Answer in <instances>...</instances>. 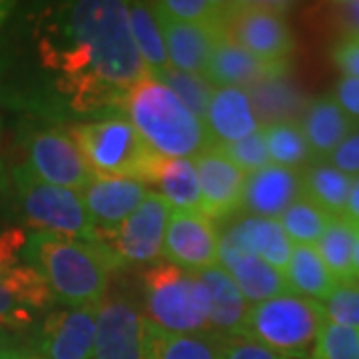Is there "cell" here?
I'll return each instance as SVG.
<instances>
[{
	"label": "cell",
	"mask_w": 359,
	"mask_h": 359,
	"mask_svg": "<svg viewBox=\"0 0 359 359\" xmlns=\"http://www.w3.org/2000/svg\"><path fill=\"white\" fill-rule=\"evenodd\" d=\"M60 44L42 42L44 65L66 80L94 82L126 96L150 70L138 54L128 22V2L82 0L62 11Z\"/></svg>",
	"instance_id": "cell-1"
},
{
	"label": "cell",
	"mask_w": 359,
	"mask_h": 359,
	"mask_svg": "<svg viewBox=\"0 0 359 359\" xmlns=\"http://www.w3.org/2000/svg\"><path fill=\"white\" fill-rule=\"evenodd\" d=\"M26 266L34 268L48 283L52 295L68 308L98 306L104 299L110 273L120 264L110 248L46 231L26 238Z\"/></svg>",
	"instance_id": "cell-2"
},
{
	"label": "cell",
	"mask_w": 359,
	"mask_h": 359,
	"mask_svg": "<svg viewBox=\"0 0 359 359\" xmlns=\"http://www.w3.org/2000/svg\"><path fill=\"white\" fill-rule=\"evenodd\" d=\"M122 108L150 150L164 160L196 158L212 148L204 120L180 102V98L156 78H144L132 86Z\"/></svg>",
	"instance_id": "cell-3"
},
{
	"label": "cell",
	"mask_w": 359,
	"mask_h": 359,
	"mask_svg": "<svg viewBox=\"0 0 359 359\" xmlns=\"http://www.w3.org/2000/svg\"><path fill=\"white\" fill-rule=\"evenodd\" d=\"M80 152L94 178L138 180L156 184L164 158L150 150L138 130L122 116L80 122L72 126Z\"/></svg>",
	"instance_id": "cell-4"
},
{
	"label": "cell",
	"mask_w": 359,
	"mask_h": 359,
	"mask_svg": "<svg viewBox=\"0 0 359 359\" xmlns=\"http://www.w3.org/2000/svg\"><path fill=\"white\" fill-rule=\"evenodd\" d=\"M144 306L146 320L168 334H212L210 299L198 273L156 264L144 276Z\"/></svg>",
	"instance_id": "cell-5"
},
{
	"label": "cell",
	"mask_w": 359,
	"mask_h": 359,
	"mask_svg": "<svg viewBox=\"0 0 359 359\" xmlns=\"http://www.w3.org/2000/svg\"><path fill=\"white\" fill-rule=\"evenodd\" d=\"M327 321L323 304L302 295L283 294L250 308L245 339L292 359H306Z\"/></svg>",
	"instance_id": "cell-6"
},
{
	"label": "cell",
	"mask_w": 359,
	"mask_h": 359,
	"mask_svg": "<svg viewBox=\"0 0 359 359\" xmlns=\"http://www.w3.org/2000/svg\"><path fill=\"white\" fill-rule=\"evenodd\" d=\"M13 180L26 222L36 231L96 242V228L90 222L80 192L52 186L34 176L26 164L14 168Z\"/></svg>",
	"instance_id": "cell-7"
},
{
	"label": "cell",
	"mask_w": 359,
	"mask_h": 359,
	"mask_svg": "<svg viewBox=\"0 0 359 359\" xmlns=\"http://www.w3.org/2000/svg\"><path fill=\"white\" fill-rule=\"evenodd\" d=\"M222 34L266 62H287L295 48L282 8L264 2H230Z\"/></svg>",
	"instance_id": "cell-8"
},
{
	"label": "cell",
	"mask_w": 359,
	"mask_h": 359,
	"mask_svg": "<svg viewBox=\"0 0 359 359\" xmlns=\"http://www.w3.org/2000/svg\"><path fill=\"white\" fill-rule=\"evenodd\" d=\"M172 210L162 194H148L138 210L116 230L96 231V242L110 248L120 264H154L162 257Z\"/></svg>",
	"instance_id": "cell-9"
},
{
	"label": "cell",
	"mask_w": 359,
	"mask_h": 359,
	"mask_svg": "<svg viewBox=\"0 0 359 359\" xmlns=\"http://www.w3.org/2000/svg\"><path fill=\"white\" fill-rule=\"evenodd\" d=\"M34 176L52 186L82 192L94 176L70 132L44 128L28 140V164Z\"/></svg>",
	"instance_id": "cell-10"
},
{
	"label": "cell",
	"mask_w": 359,
	"mask_h": 359,
	"mask_svg": "<svg viewBox=\"0 0 359 359\" xmlns=\"http://www.w3.org/2000/svg\"><path fill=\"white\" fill-rule=\"evenodd\" d=\"M219 231L216 222L202 212L172 210L162 257L186 271H204L218 266Z\"/></svg>",
	"instance_id": "cell-11"
},
{
	"label": "cell",
	"mask_w": 359,
	"mask_h": 359,
	"mask_svg": "<svg viewBox=\"0 0 359 359\" xmlns=\"http://www.w3.org/2000/svg\"><path fill=\"white\" fill-rule=\"evenodd\" d=\"M92 359H146L144 316L126 297H104L98 304Z\"/></svg>",
	"instance_id": "cell-12"
},
{
	"label": "cell",
	"mask_w": 359,
	"mask_h": 359,
	"mask_svg": "<svg viewBox=\"0 0 359 359\" xmlns=\"http://www.w3.org/2000/svg\"><path fill=\"white\" fill-rule=\"evenodd\" d=\"M194 164L202 192V214L216 222L242 210L248 174L230 162L216 146L196 156Z\"/></svg>",
	"instance_id": "cell-13"
},
{
	"label": "cell",
	"mask_w": 359,
	"mask_h": 359,
	"mask_svg": "<svg viewBox=\"0 0 359 359\" xmlns=\"http://www.w3.org/2000/svg\"><path fill=\"white\" fill-rule=\"evenodd\" d=\"M98 306L70 308L50 313L40 332L42 359H92Z\"/></svg>",
	"instance_id": "cell-14"
},
{
	"label": "cell",
	"mask_w": 359,
	"mask_h": 359,
	"mask_svg": "<svg viewBox=\"0 0 359 359\" xmlns=\"http://www.w3.org/2000/svg\"><path fill=\"white\" fill-rule=\"evenodd\" d=\"M287 72H290V60L266 62L244 50L242 46H238L230 39L219 36L210 54L204 76L214 88H222V86L250 88L269 78L287 76Z\"/></svg>",
	"instance_id": "cell-15"
},
{
	"label": "cell",
	"mask_w": 359,
	"mask_h": 359,
	"mask_svg": "<svg viewBox=\"0 0 359 359\" xmlns=\"http://www.w3.org/2000/svg\"><path fill=\"white\" fill-rule=\"evenodd\" d=\"M148 194L146 184L138 180L92 178L80 196L96 231H112L138 210Z\"/></svg>",
	"instance_id": "cell-16"
},
{
	"label": "cell",
	"mask_w": 359,
	"mask_h": 359,
	"mask_svg": "<svg viewBox=\"0 0 359 359\" xmlns=\"http://www.w3.org/2000/svg\"><path fill=\"white\" fill-rule=\"evenodd\" d=\"M302 196L299 170L269 164L245 176L242 208L256 218L280 219Z\"/></svg>",
	"instance_id": "cell-17"
},
{
	"label": "cell",
	"mask_w": 359,
	"mask_h": 359,
	"mask_svg": "<svg viewBox=\"0 0 359 359\" xmlns=\"http://www.w3.org/2000/svg\"><path fill=\"white\" fill-rule=\"evenodd\" d=\"M204 126L214 146L244 140L262 130L248 90L238 86H222L214 90L205 110Z\"/></svg>",
	"instance_id": "cell-18"
},
{
	"label": "cell",
	"mask_w": 359,
	"mask_h": 359,
	"mask_svg": "<svg viewBox=\"0 0 359 359\" xmlns=\"http://www.w3.org/2000/svg\"><path fill=\"white\" fill-rule=\"evenodd\" d=\"M218 266L230 273L250 306H256L278 295L292 294L283 271L271 268L264 259L236 245L219 242Z\"/></svg>",
	"instance_id": "cell-19"
},
{
	"label": "cell",
	"mask_w": 359,
	"mask_h": 359,
	"mask_svg": "<svg viewBox=\"0 0 359 359\" xmlns=\"http://www.w3.org/2000/svg\"><path fill=\"white\" fill-rule=\"evenodd\" d=\"M156 18L164 36L170 68L192 72V74H204L210 54L214 50L219 36H224L216 28L198 25H186L170 18L162 11H158L154 4Z\"/></svg>",
	"instance_id": "cell-20"
},
{
	"label": "cell",
	"mask_w": 359,
	"mask_h": 359,
	"mask_svg": "<svg viewBox=\"0 0 359 359\" xmlns=\"http://www.w3.org/2000/svg\"><path fill=\"white\" fill-rule=\"evenodd\" d=\"M210 299V330L222 337H244L250 304L222 266L198 271Z\"/></svg>",
	"instance_id": "cell-21"
},
{
	"label": "cell",
	"mask_w": 359,
	"mask_h": 359,
	"mask_svg": "<svg viewBox=\"0 0 359 359\" xmlns=\"http://www.w3.org/2000/svg\"><path fill=\"white\" fill-rule=\"evenodd\" d=\"M219 242L250 252L280 271H285L294 250V244L285 236L280 219L256 216H248L230 226L219 236Z\"/></svg>",
	"instance_id": "cell-22"
},
{
	"label": "cell",
	"mask_w": 359,
	"mask_h": 359,
	"mask_svg": "<svg viewBox=\"0 0 359 359\" xmlns=\"http://www.w3.org/2000/svg\"><path fill=\"white\" fill-rule=\"evenodd\" d=\"M313 160H327L335 148L358 128V124L337 106L334 96H321L306 106L299 118Z\"/></svg>",
	"instance_id": "cell-23"
},
{
	"label": "cell",
	"mask_w": 359,
	"mask_h": 359,
	"mask_svg": "<svg viewBox=\"0 0 359 359\" xmlns=\"http://www.w3.org/2000/svg\"><path fill=\"white\" fill-rule=\"evenodd\" d=\"M228 341L218 334H168L144 316L146 359H224Z\"/></svg>",
	"instance_id": "cell-24"
},
{
	"label": "cell",
	"mask_w": 359,
	"mask_h": 359,
	"mask_svg": "<svg viewBox=\"0 0 359 359\" xmlns=\"http://www.w3.org/2000/svg\"><path fill=\"white\" fill-rule=\"evenodd\" d=\"M245 90L262 128L283 122H299L308 106V100L287 76L269 78Z\"/></svg>",
	"instance_id": "cell-25"
},
{
	"label": "cell",
	"mask_w": 359,
	"mask_h": 359,
	"mask_svg": "<svg viewBox=\"0 0 359 359\" xmlns=\"http://www.w3.org/2000/svg\"><path fill=\"white\" fill-rule=\"evenodd\" d=\"M302 174V194L309 198L313 204L325 210L330 216H344L346 214L347 198L351 192L353 178L339 172L327 160H311Z\"/></svg>",
	"instance_id": "cell-26"
},
{
	"label": "cell",
	"mask_w": 359,
	"mask_h": 359,
	"mask_svg": "<svg viewBox=\"0 0 359 359\" xmlns=\"http://www.w3.org/2000/svg\"><path fill=\"white\" fill-rule=\"evenodd\" d=\"M290 292L308 299L325 302L335 290V278L325 268L316 245H294L290 264L283 271Z\"/></svg>",
	"instance_id": "cell-27"
},
{
	"label": "cell",
	"mask_w": 359,
	"mask_h": 359,
	"mask_svg": "<svg viewBox=\"0 0 359 359\" xmlns=\"http://www.w3.org/2000/svg\"><path fill=\"white\" fill-rule=\"evenodd\" d=\"M128 22L134 44L146 68L150 70V76L170 68L166 44H164V36L156 18L154 4H148V2L128 4Z\"/></svg>",
	"instance_id": "cell-28"
},
{
	"label": "cell",
	"mask_w": 359,
	"mask_h": 359,
	"mask_svg": "<svg viewBox=\"0 0 359 359\" xmlns=\"http://www.w3.org/2000/svg\"><path fill=\"white\" fill-rule=\"evenodd\" d=\"M156 184L160 186V194L174 210L202 212V192L194 158L164 160Z\"/></svg>",
	"instance_id": "cell-29"
},
{
	"label": "cell",
	"mask_w": 359,
	"mask_h": 359,
	"mask_svg": "<svg viewBox=\"0 0 359 359\" xmlns=\"http://www.w3.org/2000/svg\"><path fill=\"white\" fill-rule=\"evenodd\" d=\"M358 236V224L349 222L344 216H337L330 222L321 240L316 244L318 254L323 259L325 268L335 278V282L353 280V245Z\"/></svg>",
	"instance_id": "cell-30"
},
{
	"label": "cell",
	"mask_w": 359,
	"mask_h": 359,
	"mask_svg": "<svg viewBox=\"0 0 359 359\" xmlns=\"http://www.w3.org/2000/svg\"><path fill=\"white\" fill-rule=\"evenodd\" d=\"M334 216H330L320 205L313 204L304 194L290 205L280 218L285 236L294 245H316L321 240L323 231L327 230L330 222Z\"/></svg>",
	"instance_id": "cell-31"
},
{
	"label": "cell",
	"mask_w": 359,
	"mask_h": 359,
	"mask_svg": "<svg viewBox=\"0 0 359 359\" xmlns=\"http://www.w3.org/2000/svg\"><path fill=\"white\" fill-rule=\"evenodd\" d=\"M266 144L271 164L290 168V170H304L313 160L306 136L297 122H283L271 124L264 128Z\"/></svg>",
	"instance_id": "cell-32"
},
{
	"label": "cell",
	"mask_w": 359,
	"mask_h": 359,
	"mask_svg": "<svg viewBox=\"0 0 359 359\" xmlns=\"http://www.w3.org/2000/svg\"><path fill=\"white\" fill-rule=\"evenodd\" d=\"M158 82H162L166 88H170L180 98V102L184 104L196 118L204 120L208 104L212 100L214 86L208 82L204 74H192V72H182L174 68H166L158 74H152Z\"/></svg>",
	"instance_id": "cell-33"
},
{
	"label": "cell",
	"mask_w": 359,
	"mask_h": 359,
	"mask_svg": "<svg viewBox=\"0 0 359 359\" xmlns=\"http://www.w3.org/2000/svg\"><path fill=\"white\" fill-rule=\"evenodd\" d=\"M0 280L25 308H44L54 299L44 278L26 264H14L0 276Z\"/></svg>",
	"instance_id": "cell-34"
},
{
	"label": "cell",
	"mask_w": 359,
	"mask_h": 359,
	"mask_svg": "<svg viewBox=\"0 0 359 359\" xmlns=\"http://www.w3.org/2000/svg\"><path fill=\"white\" fill-rule=\"evenodd\" d=\"M154 4L158 11H162L178 22L210 26L219 32L230 6V2H214V0H164Z\"/></svg>",
	"instance_id": "cell-35"
},
{
	"label": "cell",
	"mask_w": 359,
	"mask_h": 359,
	"mask_svg": "<svg viewBox=\"0 0 359 359\" xmlns=\"http://www.w3.org/2000/svg\"><path fill=\"white\" fill-rule=\"evenodd\" d=\"M309 359H359V330L325 321Z\"/></svg>",
	"instance_id": "cell-36"
},
{
	"label": "cell",
	"mask_w": 359,
	"mask_h": 359,
	"mask_svg": "<svg viewBox=\"0 0 359 359\" xmlns=\"http://www.w3.org/2000/svg\"><path fill=\"white\" fill-rule=\"evenodd\" d=\"M216 148L230 162H233L236 166L240 168L244 174H254L257 170H262V168L271 164L264 128L257 130L256 134L248 136L244 140L233 142V144H224V146H216Z\"/></svg>",
	"instance_id": "cell-37"
},
{
	"label": "cell",
	"mask_w": 359,
	"mask_h": 359,
	"mask_svg": "<svg viewBox=\"0 0 359 359\" xmlns=\"http://www.w3.org/2000/svg\"><path fill=\"white\" fill-rule=\"evenodd\" d=\"M323 309L327 321L359 330V280L337 282Z\"/></svg>",
	"instance_id": "cell-38"
},
{
	"label": "cell",
	"mask_w": 359,
	"mask_h": 359,
	"mask_svg": "<svg viewBox=\"0 0 359 359\" xmlns=\"http://www.w3.org/2000/svg\"><path fill=\"white\" fill-rule=\"evenodd\" d=\"M327 162L349 178L359 176V126L335 148Z\"/></svg>",
	"instance_id": "cell-39"
},
{
	"label": "cell",
	"mask_w": 359,
	"mask_h": 359,
	"mask_svg": "<svg viewBox=\"0 0 359 359\" xmlns=\"http://www.w3.org/2000/svg\"><path fill=\"white\" fill-rule=\"evenodd\" d=\"M334 65L344 76L359 78V39H339L332 48Z\"/></svg>",
	"instance_id": "cell-40"
},
{
	"label": "cell",
	"mask_w": 359,
	"mask_h": 359,
	"mask_svg": "<svg viewBox=\"0 0 359 359\" xmlns=\"http://www.w3.org/2000/svg\"><path fill=\"white\" fill-rule=\"evenodd\" d=\"M224 359H292L271 351L266 346L245 339V337H233L228 341V347L224 351Z\"/></svg>",
	"instance_id": "cell-41"
},
{
	"label": "cell",
	"mask_w": 359,
	"mask_h": 359,
	"mask_svg": "<svg viewBox=\"0 0 359 359\" xmlns=\"http://www.w3.org/2000/svg\"><path fill=\"white\" fill-rule=\"evenodd\" d=\"M334 25L344 34L341 39H359V0H344L332 4Z\"/></svg>",
	"instance_id": "cell-42"
},
{
	"label": "cell",
	"mask_w": 359,
	"mask_h": 359,
	"mask_svg": "<svg viewBox=\"0 0 359 359\" xmlns=\"http://www.w3.org/2000/svg\"><path fill=\"white\" fill-rule=\"evenodd\" d=\"M334 100L355 124L359 120V78L344 76L335 84Z\"/></svg>",
	"instance_id": "cell-43"
},
{
	"label": "cell",
	"mask_w": 359,
	"mask_h": 359,
	"mask_svg": "<svg viewBox=\"0 0 359 359\" xmlns=\"http://www.w3.org/2000/svg\"><path fill=\"white\" fill-rule=\"evenodd\" d=\"M0 321L4 325H22L26 321H30L28 308L18 304V299L6 290L2 280H0Z\"/></svg>",
	"instance_id": "cell-44"
},
{
	"label": "cell",
	"mask_w": 359,
	"mask_h": 359,
	"mask_svg": "<svg viewBox=\"0 0 359 359\" xmlns=\"http://www.w3.org/2000/svg\"><path fill=\"white\" fill-rule=\"evenodd\" d=\"M26 245V236L22 230H8L0 233V276L14 266V257Z\"/></svg>",
	"instance_id": "cell-45"
},
{
	"label": "cell",
	"mask_w": 359,
	"mask_h": 359,
	"mask_svg": "<svg viewBox=\"0 0 359 359\" xmlns=\"http://www.w3.org/2000/svg\"><path fill=\"white\" fill-rule=\"evenodd\" d=\"M344 218H347L349 222H353V224L359 226V176L353 178V184H351V192H349V198H347Z\"/></svg>",
	"instance_id": "cell-46"
},
{
	"label": "cell",
	"mask_w": 359,
	"mask_h": 359,
	"mask_svg": "<svg viewBox=\"0 0 359 359\" xmlns=\"http://www.w3.org/2000/svg\"><path fill=\"white\" fill-rule=\"evenodd\" d=\"M14 349H16V347H14L13 341H11V335L6 334V332L0 327V359L8 358Z\"/></svg>",
	"instance_id": "cell-47"
},
{
	"label": "cell",
	"mask_w": 359,
	"mask_h": 359,
	"mask_svg": "<svg viewBox=\"0 0 359 359\" xmlns=\"http://www.w3.org/2000/svg\"><path fill=\"white\" fill-rule=\"evenodd\" d=\"M14 2H6V0H0V26L4 25L8 20V16L13 14L14 11Z\"/></svg>",
	"instance_id": "cell-48"
},
{
	"label": "cell",
	"mask_w": 359,
	"mask_h": 359,
	"mask_svg": "<svg viewBox=\"0 0 359 359\" xmlns=\"http://www.w3.org/2000/svg\"><path fill=\"white\" fill-rule=\"evenodd\" d=\"M353 280H359V226L358 236H355V245H353Z\"/></svg>",
	"instance_id": "cell-49"
},
{
	"label": "cell",
	"mask_w": 359,
	"mask_h": 359,
	"mask_svg": "<svg viewBox=\"0 0 359 359\" xmlns=\"http://www.w3.org/2000/svg\"><path fill=\"white\" fill-rule=\"evenodd\" d=\"M30 358H32V353H28V351H25V349H18V347H16V349H14L13 353H11L6 359H30Z\"/></svg>",
	"instance_id": "cell-50"
}]
</instances>
